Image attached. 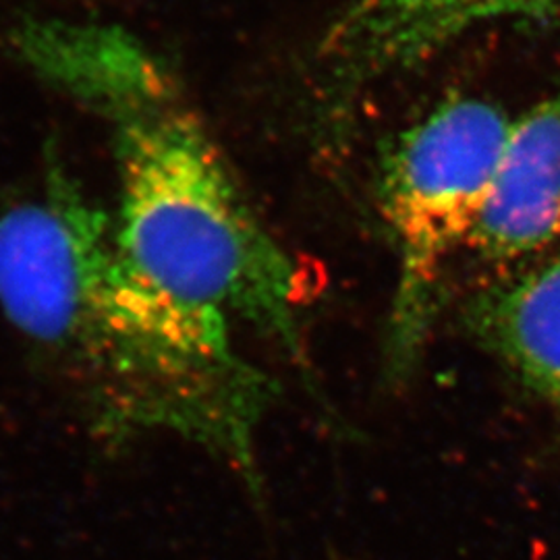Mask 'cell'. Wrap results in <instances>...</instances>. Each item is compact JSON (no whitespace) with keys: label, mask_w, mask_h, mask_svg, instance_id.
Returning a JSON list of instances; mask_svg holds the SVG:
<instances>
[{"label":"cell","mask_w":560,"mask_h":560,"mask_svg":"<svg viewBox=\"0 0 560 560\" xmlns=\"http://www.w3.org/2000/svg\"><path fill=\"white\" fill-rule=\"evenodd\" d=\"M560 245V90L513 120L469 249L515 264Z\"/></svg>","instance_id":"obj_5"},{"label":"cell","mask_w":560,"mask_h":560,"mask_svg":"<svg viewBox=\"0 0 560 560\" xmlns=\"http://www.w3.org/2000/svg\"><path fill=\"white\" fill-rule=\"evenodd\" d=\"M513 119L480 98H453L400 136L384 162L382 214L397 252L388 361L400 376L430 335L442 280L469 249Z\"/></svg>","instance_id":"obj_3"},{"label":"cell","mask_w":560,"mask_h":560,"mask_svg":"<svg viewBox=\"0 0 560 560\" xmlns=\"http://www.w3.org/2000/svg\"><path fill=\"white\" fill-rule=\"evenodd\" d=\"M0 310L80 374L110 436L154 420L187 363L180 307L136 277L115 221L60 164L0 214Z\"/></svg>","instance_id":"obj_2"},{"label":"cell","mask_w":560,"mask_h":560,"mask_svg":"<svg viewBox=\"0 0 560 560\" xmlns=\"http://www.w3.org/2000/svg\"><path fill=\"white\" fill-rule=\"evenodd\" d=\"M481 342L560 416V245L471 305Z\"/></svg>","instance_id":"obj_6"},{"label":"cell","mask_w":560,"mask_h":560,"mask_svg":"<svg viewBox=\"0 0 560 560\" xmlns=\"http://www.w3.org/2000/svg\"><path fill=\"white\" fill-rule=\"evenodd\" d=\"M44 83L113 125L115 237L136 277L180 305L245 322L303 358L295 268L261 226L168 65L120 25L60 20Z\"/></svg>","instance_id":"obj_1"},{"label":"cell","mask_w":560,"mask_h":560,"mask_svg":"<svg viewBox=\"0 0 560 560\" xmlns=\"http://www.w3.org/2000/svg\"><path fill=\"white\" fill-rule=\"evenodd\" d=\"M559 11L560 0H353L324 34L322 57L340 75L374 78L423 62L486 23Z\"/></svg>","instance_id":"obj_4"}]
</instances>
